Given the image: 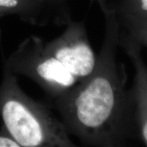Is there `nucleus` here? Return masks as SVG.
I'll return each mask as SVG.
<instances>
[{
    "label": "nucleus",
    "mask_w": 147,
    "mask_h": 147,
    "mask_svg": "<svg viewBox=\"0 0 147 147\" xmlns=\"http://www.w3.org/2000/svg\"><path fill=\"white\" fill-rule=\"evenodd\" d=\"M15 75L27 77L38 84L51 101L75 85L78 80L47 50L45 42L31 36L21 42L3 61Z\"/></svg>",
    "instance_id": "obj_3"
},
{
    "label": "nucleus",
    "mask_w": 147,
    "mask_h": 147,
    "mask_svg": "<svg viewBox=\"0 0 147 147\" xmlns=\"http://www.w3.org/2000/svg\"><path fill=\"white\" fill-rule=\"evenodd\" d=\"M105 34L91 74L51 100L69 136L87 146H125L139 139L131 88L125 67L117 59L119 25L111 6L98 3Z\"/></svg>",
    "instance_id": "obj_1"
},
{
    "label": "nucleus",
    "mask_w": 147,
    "mask_h": 147,
    "mask_svg": "<svg viewBox=\"0 0 147 147\" xmlns=\"http://www.w3.org/2000/svg\"><path fill=\"white\" fill-rule=\"evenodd\" d=\"M118 43L131 60L135 70L131 91L136 121L139 140L147 146V65L141 55V46L120 27Z\"/></svg>",
    "instance_id": "obj_5"
},
{
    "label": "nucleus",
    "mask_w": 147,
    "mask_h": 147,
    "mask_svg": "<svg viewBox=\"0 0 147 147\" xmlns=\"http://www.w3.org/2000/svg\"><path fill=\"white\" fill-rule=\"evenodd\" d=\"M111 7L120 15L147 17V0H117Z\"/></svg>",
    "instance_id": "obj_8"
},
{
    "label": "nucleus",
    "mask_w": 147,
    "mask_h": 147,
    "mask_svg": "<svg viewBox=\"0 0 147 147\" xmlns=\"http://www.w3.org/2000/svg\"><path fill=\"white\" fill-rule=\"evenodd\" d=\"M47 1L53 9H55L67 21H71L70 12L67 6L68 0H47Z\"/></svg>",
    "instance_id": "obj_9"
},
{
    "label": "nucleus",
    "mask_w": 147,
    "mask_h": 147,
    "mask_svg": "<svg viewBox=\"0 0 147 147\" xmlns=\"http://www.w3.org/2000/svg\"><path fill=\"white\" fill-rule=\"evenodd\" d=\"M96 1H97V2H99V1H102V0H96Z\"/></svg>",
    "instance_id": "obj_11"
},
{
    "label": "nucleus",
    "mask_w": 147,
    "mask_h": 147,
    "mask_svg": "<svg viewBox=\"0 0 147 147\" xmlns=\"http://www.w3.org/2000/svg\"><path fill=\"white\" fill-rule=\"evenodd\" d=\"M115 14L120 28L141 47L147 48V17L120 15L116 12Z\"/></svg>",
    "instance_id": "obj_7"
},
{
    "label": "nucleus",
    "mask_w": 147,
    "mask_h": 147,
    "mask_svg": "<svg viewBox=\"0 0 147 147\" xmlns=\"http://www.w3.org/2000/svg\"><path fill=\"white\" fill-rule=\"evenodd\" d=\"M66 26L59 36L45 42V47L78 82L93 72L97 57L90 44L83 21L71 20Z\"/></svg>",
    "instance_id": "obj_4"
},
{
    "label": "nucleus",
    "mask_w": 147,
    "mask_h": 147,
    "mask_svg": "<svg viewBox=\"0 0 147 147\" xmlns=\"http://www.w3.org/2000/svg\"><path fill=\"white\" fill-rule=\"evenodd\" d=\"M10 15L36 26H45L51 23L65 25L68 23L47 0H0V18Z\"/></svg>",
    "instance_id": "obj_6"
},
{
    "label": "nucleus",
    "mask_w": 147,
    "mask_h": 147,
    "mask_svg": "<svg viewBox=\"0 0 147 147\" xmlns=\"http://www.w3.org/2000/svg\"><path fill=\"white\" fill-rule=\"evenodd\" d=\"M0 147H20L3 127L0 130Z\"/></svg>",
    "instance_id": "obj_10"
},
{
    "label": "nucleus",
    "mask_w": 147,
    "mask_h": 147,
    "mask_svg": "<svg viewBox=\"0 0 147 147\" xmlns=\"http://www.w3.org/2000/svg\"><path fill=\"white\" fill-rule=\"evenodd\" d=\"M0 84L2 127L23 147H76L50 102H38L21 89L16 75L3 66Z\"/></svg>",
    "instance_id": "obj_2"
}]
</instances>
